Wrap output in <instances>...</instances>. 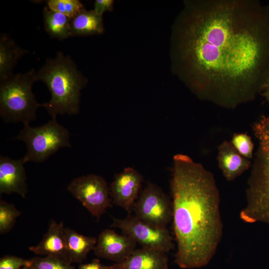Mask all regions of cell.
Listing matches in <instances>:
<instances>
[{
    "instance_id": "1",
    "label": "cell",
    "mask_w": 269,
    "mask_h": 269,
    "mask_svg": "<svg viewBox=\"0 0 269 269\" xmlns=\"http://www.w3.org/2000/svg\"><path fill=\"white\" fill-rule=\"evenodd\" d=\"M172 70L198 98L234 109L269 80V4L186 0L171 36Z\"/></svg>"
},
{
    "instance_id": "2",
    "label": "cell",
    "mask_w": 269,
    "mask_h": 269,
    "mask_svg": "<svg viewBox=\"0 0 269 269\" xmlns=\"http://www.w3.org/2000/svg\"><path fill=\"white\" fill-rule=\"evenodd\" d=\"M170 188L175 263L181 269L206 266L222 239L220 194L213 174L187 155L177 154Z\"/></svg>"
},
{
    "instance_id": "3",
    "label": "cell",
    "mask_w": 269,
    "mask_h": 269,
    "mask_svg": "<svg viewBox=\"0 0 269 269\" xmlns=\"http://www.w3.org/2000/svg\"><path fill=\"white\" fill-rule=\"evenodd\" d=\"M38 81L44 83L51 97L40 104L52 117L58 115L78 114L80 110L81 90L88 80L78 70L69 55L58 52L55 58H48L36 73Z\"/></svg>"
},
{
    "instance_id": "4",
    "label": "cell",
    "mask_w": 269,
    "mask_h": 269,
    "mask_svg": "<svg viewBox=\"0 0 269 269\" xmlns=\"http://www.w3.org/2000/svg\"><path fill=\"white\" fill-rule=\"evenodd\" d=\"M252 130L258 145L247 181L246 205L240 218L246 223L269 226V116H261Z\"/></svg>"
},
{
    "instance_id": "5",
    "label": "cell",
    "mask_w": 269,
    "mask_h": 269,
    "mask_svg": "<svg viewBox=\"0 0 269 269\" xmlns=\"http://www.w3.org/2000/svg\"><path fill=\"white\" fill-rule=\"evenodd\" d=\"M36 73L31 69L0 81V115L6 123L24 125L36 119V110L40 107L32 92L33 84L38 81Z\"/></svg>"
},
{
    "instance_id": "6",
    "label": "cell",
    "mask_w": 269,
    "mask_h": 269,
    "mask_svg": "<svg viewBox=\"0 0 269 269\" xmlns=\"http://www.w3.org/2000/svg\"><path fill=\"white\" fill-rule=\"evenodd\" d=\"M69 131L58 123L56 118H52L47 123L32 127L29 124L24 125L19 134L12 139L23 141L26 152L22 160L24 163L29 161L42 162L60 148L70 147Z\"/></svg>"
},
{
    "instance_id": "7",
    "label": "cell",
    "mask_w": 269,
    "mask_h": 269,
    "mask_svg": "<svg viewBox=\"0 0 269 269\" xmlns=\"http://www.w3.org/2000/svg\"><path fill=\"white\" fill-rule=\"evenodd\" d=\"M67 189L97 221L112 206L109 187L100 175L90 174L76 178Z\"/></svg>"
},
{
    "instance_id": "8",
    "label": "cell",
    "mask_w": 269,
    "mask_h": 269,
    "mask_svg": "<svg viewBox=\"0 0 269 269\" xmlns=\"http://www.w3.org/2000/svg\"><path fill=\"white\" fill-rule=\"evenodd\" d=\"M133 210L137 218L157 228H166L172 219V202L154 183H148L141 191Z\"/></svg>"
},
{
    "instance_id": "9",
    "label": "cell",
    "mask_w": 269,
    "mask_h": 269,
    "mask_svg": "<svg viewBox=\"0 0 269 269\" xmlns=\"http://www.w3.org/2000/svg\"><path fill=\"white\" fill-rule=\"evenodd\" d=\"M111 227L120 229L123 234L130 236L143 248L166 253L174 247L167 228L152 226L131 214L124 219L113 218Z\"/></svg>"
},
{
    "instance_id": "10",
    "label": "cell",
    "mask_w": 269,
    "mask_h": 269,
    "mask_svg": "<svg viewBox=\"0 0 269 269\" xmlns=\"http://www.w3.org/2000/svg\"><path fill=\"white\" fill-rule=\"evenodd\" d=\"M142 181V176L130 167L116 174L109 187L112 204L123 208L131 215Z\"/></svg>"
},
{
    "instance_id": "11",
    "label": "cell",
    "mask_w": 269,
    "mask_h": 269,
    "mask_svg": "<svg viewBox=\"0 0 269 269\" xmlns=\"http://www.w3.org/2000/svg\"><path fill=\"white\" fill-rule=\"evenodd\" d=\"M136 245L137 242L130 236L107 229L99 235L93 251L98 258L118 263L129 257Z\"/></svg>"
},
{
    "instance_id": "12",
    "label": "cell",
    "mask_w": 269,
    "mask_h": 269,
    "mask_svg": "<svg viewBox=\"0 0 269 269\" xmlns=\"http://www.w3.org/2000/svg\"><path fill=\"white\" fill-rule=\"evenodd\" d=\"M22 158L0 156V193H14L23 198L28 192L26 175Z\"/></svg>"
},
{
    "instance_id": "13",
    "label": "cell",
    "mask_w": 269,
    "mask_h": 269,
    "mask_svg": "<svg viewBox=\"0 0 269 269\" xmlns=\"http://www.w3.org/2000/svg\"><path fill=\"white\" fill-rule=\"evenodd\" d=\"M65 228L62 222L52 221L41 241L29 247V251L37 255L55 257L68 262Z\"/></svg>"
},
{
    "instance_id": "14",
    "label": "cell",
    "mask_w": 269,
    "mask_h": 269,
    "mask_svg": "<svg viewBox=\"0 0 269 269\" xmlns=\"http://www.w3.org/2000/svg\"><path fill=\"white\" fill-rule=\"evenodd\" d=\"M166 253L159 250L142 247L136 249L123 261L114 263L111 269H167Z\"/></svg>"
},
{
    "instance_id": "15",
    "label": "cell",
    "mask_w": 269,
    "mask_h": 269,
    "mask_svg": "<svg viewBox=\"0 0 269 269\" xmlns=\"http://www.w3.org/2000/svg\"><path fill=\"white\" fill-rule=\"evenodd\" d=\"M217 160L222 174L228 181L235 180L252 166L250 160L242 156L228 140L218 146Z\"/></svg>"
},
{
    "instance_id": "16",
    "label": "cell",
    "mask_w": 269,
    "mask_h": 269,
    "mask_svg": "<svg viewBox=\"0 0 269 269\" xmlns=\"http://www.w3.org/2000/svg\"><path fill=\"white\" fill-rule=\"evenodd\" d=\"M65 236L67 259L70 263L84 261L88 253L94 250L97 241L96 237L84 236L68 228H65Z\"/></svg>"
},
{
    "instance_id": "17",
    "label": "cell",
    "mask_w": 269,
    "mask_h": 269,
    "mask_svg": "<svg viewBox=\"0 0 269 269\" xmlns=\"http://www.w3.org/2000/svg\"><path fill=\"white\" fill-rule=\"evenodd\" d=\"M28 51L18 46L7 33L0 35V81L13 74L12 71L21 57Z\"/></svg>"
},
{
    "instance_id": "18",
    "label": "cell",
    "mask_w": 269,
    "mask_h": 269,
    "mask_svg": "<svg viewBox=\"0 0 269 269\" xmlns=\"http://www.w3.org/2000/svg\"><path fill=\"white\" fill-rule=\"evenodd\" d=\"M70 28L72 36L101 34L104 31L102 16L83 8L71 18Z\"/></svg>"
},
{
    "instance_id": "19",
    "label": "cell",
    "mask_w": 269,
    "mask_h": 269,
    "mask_svg": "<svg viewBox=\"0 0 269 269\" xmlns=\"http://www.w3.org/2000/svg\"><path fill=\"white\" fill-rule=\"evenodd\" d=\"M43 18L45 30L51 38L62 40L72 36L69 17L46 6L43 10Z\"/></svg>"
},
{
    "instance_id": "20",
    "label": "cell",
    "mask_w": 269,
    "mask_h": 269,
    "mask_svg": "<svg viewBox=\"0 0 269 269\" xmlns=\"http://www.w3.org/2000/svg\"><path fill=\"white\" fill-rule=\"evenodd\" d=\"M30 261L26 269H76L68 261L52 256L37 257Z\"/></svg>"
},
{
    "instance_id": "21",
    "label": "cell",
    "mask_w": 269,
    "mask_h": 269,
    "mask_svg": "<svg viewBox=\"0 0 269 269\" xmlns=\"http://www.w3.org/2000/svg\"><path fill=\"white\" fill-rule=\"evenodd\" d=\"M21 214L15 206L3 200L0 201V233L9 232L16 222L17 218Z\"/></svg>"
},
{
    "instance_id": "22",
    "label": "cell",
    "mask_w": 269,
    "mask_h": 269,
    "mask_svg": "<svg viewBox=\"0 0 269 269\" xmlns=\"http://www.w3.org/2000/svg\"><path fill=\"white\" fill-rule=\"evenodd\" d=\"M46 2L49 9L71 18L84 8L83 4L79 0H48Z\"/></svg>"
},
{
    "instance_id": "23",
    "label": "cell",
    "mask_w": 269,
    "mask_h": 269,
    "mask_svg": "<svg viewBox=\"0 0 269 269\" xmlns=\"http://www.w3.org/2000/svg\"><path fill=\"white\" fill-rule=\"evenodd\" d=\"M236 150L248 159L253 157L254 143L251 137L244 133L234 134L231 141Z\"/></svg>"
},
{
    "instance_id": "24",
    "label": "cell",
    "mask_w": 269,
    "mask_h": 269,
    "mask_svg": "<svg viewBox=\"0 0 269 269\" xmlns=\"http://www.w3.org/2000/svg\"><path fill=\"white\" fill-rule=\"evenodd\" d=\"M30 260H26L14 256L6 255L0 260V269H21L28 266Z\"/></svg>"
},
{
    "instance_id": "25",
    "label": "cell",
    "mask_w": 269,
    "mask_h": 269,
    "mask_svg": "<svg viewBox=\"0 0 269 269\" xmlns=\"http://www.w3.org/2000/svg\"><path fill=\"white\" fill-rule=\"evenodd\" d=\"M114 3L113 0H96L93 10L97 14L102 16L105 11H113Z\"/></svg>"
},
{
    "instance_id": "26",
    "label": "cell",
    "mask_w": 269,
    "mask_h": 269,
    "mask_svg": "<svg viewBox=\"0 0 269 269\" xmlns=\"http://www.w3.org/2000/svg\"><path fill=\"white\" fill-rule=\"evenodd\" d=\"M78 269H111V267L103 265L98 259H94L90 263L80 265Z\"/></svg>"
},
{
    "instance_id": "27",
    "label": "cell",
    "mask_w": 269,
    "mask_h": 269,
    "mask_svg": "<svg viewBox=\"0 0 269 269\" xmlns=\"http://www.w3.org/2000/svg\"><path fill=\"white\" fill-rule=\"evenodd\" d=\"M261 95L268 101L269 102V90L264 91L262 93Z\"/></svg>"
},
{
    "instance_id": "28",
    "label": "cell",
    "mask_w": 269,
    "mask_h": 269,
    "mask_svg": "<svg viewBox=\"0 0 269 269\" xmlns=\"http://www.w3.org/2000/svg\"><path fill=\"white\" fill-rule=\"evenodd\" d=\"M268 90H269V80L268 81L267 84H266V86H265V87L264 88V91Z\"/></svg>"
},
{
    "instance_id": "29",
    "label": "cell",
    "mask_w": 269,
    "mask_h": 269,
    "mask_svg": "<svg viewBox=\"0 0 269 269\" xmlns=\"http://www.w3.org/2000/svg\"><path fill=\"white\" fill-rule=\"evenodd\" d=\"M21 269H26V267H24L21 268Z\"/></svg>"
}]
</instances>
